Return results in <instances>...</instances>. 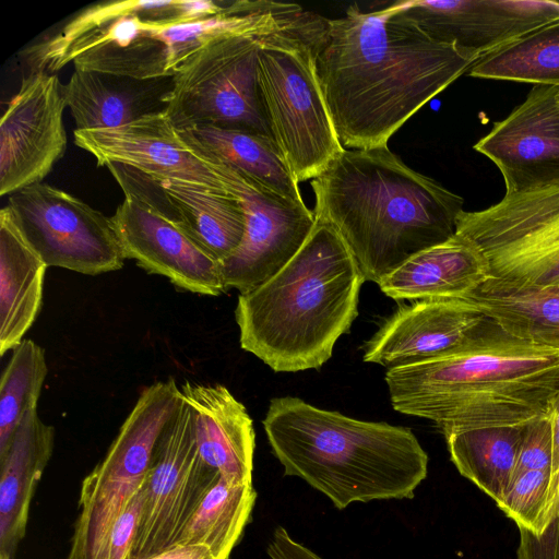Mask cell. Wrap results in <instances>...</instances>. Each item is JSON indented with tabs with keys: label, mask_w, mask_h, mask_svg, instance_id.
I'll list each match as a JSON object with an SVG mask.
<instances>
[{
	"label": "cell",
	"mask_w": 559,
	"mask_h": 559,
	"mask_svg": "<svg viewBox=\"0 0 559 559\" xmlns=\"http://www.w3.org/2000/svg\"><path fill=\"white\" fill-rule=\"evenodd\" d=\"M477 59L431 38L394 3L325 17L316 43L323 98L342 146L350 150L386 146Z\"/></svg>",
	"instance_id": "1"
},
{
	"label": "cell",
	"mask_w": 559,
	"mask_h": 559,
	"mask_svg": "<svg viewBox=\"0 0 559 559\" xmlns=\"http://www.w3.org/2000/svg\"><path fill=\"white\" fill-rule=\"evenodd\" d=\"M311 188L314 218L337 230L365 281L377 284L414 254L453 237L464 204L388 145L344 148Z\"/></svg>",
	"instance_id": "2"
},
{
	"label": "cell",
	"mask_w": 559,
	"mask_h": 559,
	"mask_svg": "<svg viewBox=\"0 0 559 559\" xmlns=\"http://www.w3.org/2000/svg\"><path fill=\"white\" fill-rule=\"evenodd\" d=\"M392 407L452 432L523 425L550 415L559 397V350L499 326L485 343L432 360L388 369Z\"/></svg>",
	"instance_id": "3"
},
{
	"label": "cell",
	"mask_w": 559,
	"mask_h": 559,
	"mask_svg": "<svg viewBox=\"0 0 559 559\" xmlns=\"http://www.w3.org/2000/svg\"><path fill=\"white\" fill-rule=\"evenodd\" d=\"M364 282L342 236L316 219L302 247L281 271L239 294L235 319L241 348L275 372L321 368L358 314Z\"/></svg>",
	"instance_id": "4"
},
{
	"label": "cell",
	"mask_w": 559,
	"mask_h": 559,
	"mask_svg": "<svg viewBox=\"0 0 559 559\" xmlns=\"http://www.w3.org/2000/svg\"><path fill=\"white\" fill-rule=\"evenodd\" d=\"M262 424L284 474L337 509L411 499L427 476L428 455L406 427L350 418L294 396L272 399Z\"/></svg>",
	"instance_id": "5"
},
{
	"label": "cell",
	"mask_w": 559,
	"mask_h": 559,
	"mask_svg": "<svg viewBox=\"0 0 559 559\" xmlns=\"http://www.w3.org/2000/svg\"><path fill=\"white\" fill-rule=\"evenodd\" d=\"M323 16L296 4L262 40L257 76L269 128L296 181L320 176L343 152L316 68Z\"/></svg>",
	"instance_id": "6"
},
{
	"label": "cell",
	"mask_w": 559,
	"mask_h": 559,
	"mask_svg": "<svg viewBox=\"0 0 559 559\" xmlns=\"http://www.w3.org/2000/svg\"><path fill=\"white\" fill-rule=\"evenodd\" d=\"M295 7L266 0L245 27L207 44L178 69L166 111L177 129L214 126L273 139L259 91L258 53Z\"/></svg>",
	"instance_id": "7"
},
{
	"label": "cell",
	"mask_w": 559,
	"mask_h": 559,
	"mask_svg": "<svg viewBox=\"0 0 559 559\" xmlns=\"http://www.w3.org/2000/svg\"><path fill=\"white\" fill-rule=\"evenodd\" d=\"M180 0H124L92 4L57 33L24 51L32 72L55 74L69 62L75 70L136 79L171 75L168 48L150 22L178 23Z\"/></svg>",
	"instance_id": "8"
},
{
	"label": "cell",
	"mask_w": 559,
	"mask_h": 559,
	"mask_svg": "<svg viewBox=\"0 0 559 559\" xmlns=\"http://www.w3.org/2000/svg\"><path fill=\"white\" fill-rule=\"evenodd\" d=\"M455 234L485 261L487 280L474 293L559 289V181L506 193L485 210L462 211Z\"/></svg>",
	"instance_id": "9"
},
{
	"label": "cell",
	"mask_w": 559,
	"mask_h": 559,
	"mask_svg": "<svg viewBox=\"0 0 559 559\" xmlns=\"http://www.w3.org/2000/svg\"><path fill=\"white\" fill-rule=\"evenodd\" d=\"M180 399L174 379L141 392L105 457L82 483L68 559H97L115 522L141 490L157 439Z\"/></svg>",
	"instance_id": "10"
},
{
	"label": "cell",
	"mask_w": 559,
	"mask_h": 559,
	"mask_svg": "<svg viewBox=\"0 0 559 559\" xmlns=\"http://www.w3.org/2000/svg\"><path fill=\"white\" fill-rule=\"evenodd\" d=\"M218 472L202 459L194 413L182 395L162 430L142 486L143 503L128 559H147L178 544Z\"/></svg>",
	"instance_id": "11"
},
{
	"label": "cell",
	"mask_w": 559,
	"mask_h": 559,
	"mask_svg": "<svg viewBox=\"0 0 559 559\" xmlns=\"http://www.w3.org/2000/svg\"><path fill=\"white\" fill-rule=\"evenodd\" d=\"M9 205L47 267L97 275L123 266L111 218L81 199L40 182L9 195Z\"/></svg>",
	"instance_id": "12"
},
{
	"label": "cell",
	"mask_w": 559,
	"mask_h": 559,
	"mask_svg": "<svg viewBox=\"0 0 559 559\" xmlns=\"http://www.w3.org/2000/svg\"><path fill=\"white\" fill-rule=\"evenodd\" d=\"M73 134L75 145L91 153L98 166L122 164L156 179L233 193L231 168L177 129L166 112L118 128L75 129Z\"/></svg>",
	"instance_id": "13"
},
{
	"label": "cell",
	"mask_w": 559,
	"mask_h": 559,
	"mask_svg": "<svg viewBox=\"0 0 559 559\" xmlns=\"http://www.w3.org/2000/svg\"><path fill=\"white\" fill-rule=\"evenodd\" d=\"M231 170L230 189L242 205L246 228L240 245L221 262V272L226 290L243 294L274 276L296 255L316 218L304 201L288 200Z\"/></svg>",
	"instance_id": "14"
},
{
	"label": "cell",
	"mask_w": 559,
	"mask_h": 559,
	"mask_svg": "<svg viewBox=\"0 0 559 559\" xmlns=\"http://www.w3.org/2000/svg\"><path fill=\"white\" fill-rule=\"evenodd\" d=\"M498 329L468 297L415 300L381 324L365 345L364 361L390 369L442 358L485 343Z\"/></svg>",
	"instance_id": "15"
},
{
	"label": "cell",
	"mask_w": 559,
	"mask_h": 559,
	"mask_svg": "<svg viewBox=\"0 0 559 559\" xmlns=\"http://www.w3.org/2000/svg\"><path fill=\"white\" fill-rule=\"evenodd\" d=\"M63 85L56 74L23 79L0 120V195L40 183L67 148Z\"/></svg>",
	"instance_id": "16"
},
{
	"label": "cell",
	"mask_w": 559,
	"mask_h": 559,
	"mask_svg": "<svg viewBox=\"0 0 559 559\" xmlns=\"http://www.w3.org/2000/svg\"><path fill=\"white\" fill-rule=\"evenodd\" d=\"M394 5L431 38L477 58L559 20L547 0H413Z\"/></svg>",
	"instance_id": "17"
},
{
	"label": "cell",
	"mask_w": 559,
	"mask_h": 559,
	"mask_svg": "<svg viewBox=\"0 0 559 559\" xmlns=\"http://www.w3.org/2000/svg\"><path fill=\"white\" fill-rule=\"evenodd\" d=\"M110 218L126 259L190 293L218 296L226 292L221 263L156 207L124 195Z\"/></svg>",
	"instance_id": "18"
},
{
	"label": "cell",
	"mask_w": 559,
	"mask_h": 559,
	"mask_svg": "<svg viewBox=\"0 0 559 559\" xmlns=\"http://www.w3.org/2000/svg\"><path fill=\"white\" fill-rule=\"evenodd\" d=\"M558 92L557 86L534 85L525 100L474 145L500 170L506 193L559 181Z\"/></svg>",
	"instance_id": "19"
},
{
	"label": "cell",
	"mask_w": 559,
	"mask_h": 559,
	"mask_svg": "<svg viewBox=\"0 0 559 559\" xmlns=\"http://www.w3.org/2000/svg\"><path fill=\"white\" fill-rule=\"evenodd\" d=\"M180 392L194 413L203 461L228 480L252 483L255 433L245 405L219 383L186 381Z\"/></svg>",
	"instance_id": "20"
},
{
	"label": "cell",
	"mask_w": 559,
	"mask_h": 559,
	"mask_svg": "<svg viewBox=\"0 0 559 559\" xmlns=\"http://www.w3.org/2000/svg\"><path fill=\"white\" fill-rule=\"evenodd\" d=\"M174 75L136 79L98 71L74 70L63 85L76 130L111 129L166 112Z\"/></svg>",
	"instance_id": "21"
},
{
	"label": "cell",
	"mask_w": 559,
	"mask_h": 559,
	"mask_svg": "<svg viewBox=\"0 0 559 559\" xmlns=\"http://www.w3.org/2000/svg\"><path fill=\"white\" fill-rule=\"evenodd\" d=\"M55 428L29 408L0 457V558L12 559L24 538L35 488L49 462Z\"/></svg>",
	"instance_id": "22"
},
{
	"label": "cell",
	"mask_w": 559,
	"mask_h": 559,
	"mask_svg": "<svg viewBox=\"0 0 559 559\" xmlns=\"http://www.w3.org/2000/svg\"><path fill=\"white\" fill-rule=\"evenodd\" d=\"M487 280L486 264L477 249L455 234L444 242L411 257L379 283L395 300L465 298Z\"/></svg>",
	"instance_id": "23"
},
{
	"label": "cell",
	"mask_w": 559,
	"mask_h": 559,
	"mask_svg": "<svg viewBox=\"0 0 559 559\" xmlns=\"http://www.w3.org/2000/svg\"><path fill=\"white\" fill-rule=\"evenodd\" d=\"M47 265L25 237L8 204L0 211V355L14 349L43 302Z\"/></svg>",
	"instance_id": "24"
},
{
	"label": "cell",
	"mask_w": 559,
	"mask_h": 559,
	"mask_svg": "<svg viewBox=\"0 0 559 559\" xmlns=\"http://www.w3.org/2000/svg\"><path fill=\"white\" fill-rule=\"evenodd\" d=\"M156 181L171 203L175 222L211 257L221 263L237 249L246 216L236 194L178 180Z\"/></svg>",
	"instance_id": "25"
},
{
	"label": "cell",
	"mask_w": 559,
	"mask_h": 559,
	"mask_svg": "<svg viewBox=\"0 0 559 559\" xmlns=\"http://www.w3.org/2000/svg\"><path fill=\"white\" fill-rule=\"evenodd\" d=\"M523 425L475 428L443 436L459 473L496 503L513 478Z\"/></svg>",
	"instance_id": "26"
},
{
	"label": "cell",
	"mask_w": 559,
	"mask_h": 559,
	"mask_svg": "<svg viewBox=\"0 0 559 559\" xmlns=\"http://www.w3.org/2000/svg\"><path fill=\"white\" fill-rule=\"evenodd\" d=\"M180 130L186 131L206 152L235 170L288 200L304 201L298 182L283 160L273 139L214 126Z\"/></svg>",
	"instance_id": "27"
},
{
	"label": "cell",
	"mask_w": 559,
	"mask_h": 559,
	"mask_svg": "<svg viewBox=\"0 0 559 559\" xmlns=\"http://www.w3.org/2000/svg\"><path fill=\"white\" fill-rule=\"evenodd\" d=\"M255 501L252 483L222 476L207 491L183 530L178 544H203L215 559H229Z\"/></svg>",
	"instance_id": "28"
},
{
	"label": "cell",
	"mask_w": 559,
	"mask_h": 559,
	"mask_svg": "<svg viewBox=\"0 0 559 559\" xmlns=\"http://www.w3.org/2000/svg\"><path fill=\"white\" fill-rule=\"evenodd\" d=\"M467 74L559 87V20L478 58Z\"/></svg>",
	"instance_id": "29"
},
{
	"label": "cell",
	"mask_w": 559,
	"mask_h": 559,
	"mask_svg": "<svg viewBox=\"0 0 559 559\" xmlns=\"http://www.w3.org/2000/svg\"><path fill=\"white\" fill-rule=\"evenodd\" d=\"M511 336L559 350V289L524 294L467 296Z\"/></svg>",
	"instance_id": "30"
},
{
	"label": "cell",
	"mask_w": 559,
	"mask_h": 559,
	"mask_svg": "<svg viewBox=\"0 0 559 559\" xmlns=\"http://www.w3.org/2000/svg\"><path fill=\"white\" fill-rule=\"evenodd\" d=\"M47 364L45 350L24 338L14 349L0 381V457L7 452L24 414L37 406Z\"/></svg>",
	"instance_id": "31"
},
{
	"label": "cell",
	"mask_w": 559,
	"mask_h": 559,
	"mask_svg": "<svg viewBox=\"0 0 559 559\" xmlns=\"http://www.w3.org/2000/svg\"><path fill=\"white\" fill-rule=\"evenodd\" d=\"M266 0L226 1L217 14L176 24L150 22L152 33L168 48V70L171 75L194 53L207 44L234 33L248 23L263 9Z\"/></svg>",
	"instance_id": "32"
},
{
	"label": "cell",
	"mask_w": 559,
	"mask_h": 559,
	"mask_svg": "<svg viewBox=\"0 0 559 559\" xmlns=\"http://www.w3.org/2000/svg\"><path fill=\"white\" fill-rule=\"evenodd\" d=\"M550 469L515 474L497 507L518 526L540 535L549 525Z\"/></svg>",
	"instance_id": "33"
},
{
	"label": "cell",
	"mask_w": 559,
	"mask_h": 559,
	"mask_svg": "<svg viewBox=\"0 0 559 559\" xmlns=\"http://www.w3.org/2000/svg\"><path fill=\"white\" fill-rule=\"evenodd\" d=\"M552 452L554 429L551 414L539 416L525 423L523 425L514 475L526 471L550 469Z\"/></svg>",
	"instance_id": "34"
},
{
	"label": "cell",
	"mask_w": 559,
	"mask_h": 559,
	"mask_svg": "<svg viewBox=\"0 0 559 559\" xmlns=\"http://www.w3.org/2000/svg\"><path fill=\"white\" fill-rule=\"evenodd\" d=\"M143 503L141 490L133 497L115 522L97 559H128L135 537Z\"/></svg>",
	"instance_id": "35"
},
{
	"label": "cell",
	"mask_w": 559,
	"mask_h": 559,
	"mask_svg": "<svg viewBox=\"0 0 559 559\" xmlns=\"http://www.w3.org/2000/svg\"><path fill=\"white\" fill-rule=\"evenodd\" d=\"M518 559H559V515L540 535L519 528Z\"/></svg>",
	"instance_id": "36"
},
{
	"label": "cell",
	"mask_w": 559,
	"mask_h": 559,
	"mask_svg": "<svg viewBox=\"0 0 559 559\" xmlns=\"http://www.w3.org/2000/svg\"><path fill=\"white\" fill-rule=\"evenodd\" d=\"M271 559H322L316 552L296 542L287 531L277 526L266 547Z\"/></svg>",
	"instance_id": "37"
},
{
	"label": "cell",
	"mask_w": 559,
	"mask_h": 559,
	"mask_svg": "<svg viewBox=\"0 0 559 559\" xmlns=\"http://www.w3.org/2000/svg\"><path fill=\"white\" fill-rule=\"evenodd\" d=\"M554 429V452L548 492L549 524L559 515V397L551 413Z\"/></svg>",
	"instance_id": "38"
},
{
	"label": "cell",
	"mask_w": 559,
	"mask_h": 559,
	"mask_svg": "<svg viewBox=\"0 0 559 559\" xmlns=\"http://www.w3.org/2000/svg\"><path fill=\"white\" fill-rule=\"evenodd\" d=\"M147 559H215L203 544H177Z\"/></svg>",
	"instance_id": "39"
},
{
	"label": "cell",
	"mask_w": 559,
	"mask_h": 559,
	"mask_svg": "<svg viewBox=\"0 0 559 559\" xmlns=\"http://www.w3.org/2000/svg\"><path fill=\"white\" fill-rule=\"evenodd\" d=\"M557 98H558V103H559V92H558V96H557Z\"/></svg>",
	"instance_id": "40"
},
{
	"label": "cell",
	"mask_w": 559,
	"mask_h": 559,
	"mask_svg": "<svg viewBox=\"0 0 559 559\" xmlns=\"http://www.w3.org/2000/svg\"><path fill=\"white\" fill-rule=\"evenodd\" d=\"M0 559H4V558H0Z\"/></svg>",
	"instance_id": "41"
}]
</instances>
